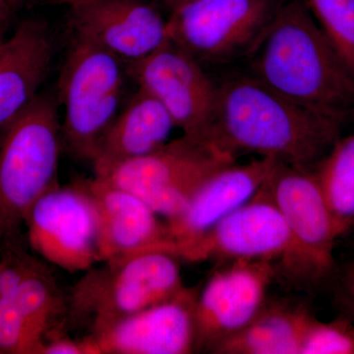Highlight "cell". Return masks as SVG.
Listing matches in <instances>:
<instances>
[{
    "label": "cell",
    "mask_w": 354,
    "mask_h": 354,
    "mask_svg": "<svg viewBox=\"0 0 354 354\" xmlns=\"http://www.w3.org/2000/svg\"><path fill=\"white\" fill-rule=\"evenodd\" d=\"M315 171L341 237L354 227V131L335 142Z\"/></svg>",
    "instance_id": "obj_20"
},
{
    "label": "cell",
    "mask_w": 354,
    "mask_h": 354,
    "mask_svg": "<svg viewBox=\"0 0 354 354\" xmlns=\"http://www.w3.org/2000/svg\"><path fill=\"white\" fill-rule=\"evenodd\" d=\"M300 354H354L353 324L341 318L322 322L314 317Z\"/></svg>",
    "instance_id": "obj_23"
},
{
    "label": "cell",
    "mask_w": 354,
    "mask_h": 354,
    "mask_svg": "<svg viewBox=\"0 0 354 354\" xmlns=\"http://www.w3.org/2000/svg\"><path fill=\"white\" fill-rule=\"evenodd\" d=\"M7 4H8L9 7H10L11 10L15 11L17 9H19L20 7L24 6L25 2L27 0H6Z\"/></svg>",
    "instance_id": "obj_30"
},
{
    "label": "cell",
    "mask_w": 354,
    "mask_h": 354,
    "mask_svg": "<svg viewBox=\"0 0 354 354\" xmlns=\"http://www.w3.org/2000/svg\"><path fill=\"white\" fill-rule=\"evenodd\" d=\"M12 12L6 0H0V32L6 31Z\"/></svg>",
    "instance_id": "obj_27"
},
{
    "label": "cell",
    "mask_w": 354,
    "mask_h": 354,
    "mask_svg": "<svg viewBox=\"0 0 354 354\" xmlns=\"http://www.w3.org/2000/svg\"><path fill=\"white\" fill-rule=\"evenodd\" d=\"M176 128L162 102L138 88L114 118L93 158L95 177L106 176L114 167L145 157L169 141Z\"/></svg>",
    "instance_id": "obj_18"
},
{
    "label": "cell",
    "mask_w": 354,
    "mask_h": 354,
    "mask_svg": "<svg viewBox=\"0 0 354 354\" xmlns=\"http://www.w3.org/2000/svg\"><path fill=\"white\" fill-rule=\"evenodd\" d=\"M43 354H88L85 342H76L64 337H51L44 346Z\"/></svg>",
    "instance_id": "obj_25"
},
{
    "label": "cell",
    "mask_w": 354,
    "mask_h": 354,
    "mask_svg": "<svg viewBox=\"0 0 354 354\" xmlns=\"http://www.w3.org/2000/svg\"><path fill=\"white\" fill-rule=\"evenodd\" d=\"M314 317L306 305L267 300L246 327L221 342L212 353L300 354Z\"/></svg>",
    "instance_id": "obj_19"
},
{
    "label": "cell",
    "mask_w": 354,
    "mask_h": 354,
    "mask_svg": "<svg viewBox=\"0 0 354 354\" xmlns=\"http://www.w3.org/2000/svg\"><path fill=\"white\" fill-rule=\"evenodd\" d=\"M28 239L44 260L69 272L97 263L99 218L85 183L48 191L25 216Z\"/></svg>",
    "instance_id": "obj_9"
},
{
    "label": "cell",
    "mask_w": 354,
    "mask_h": 354,
    "mask_svg": "<svg viewBox=\"0 0 354 354\" xmlns=\"http://www.w3.org/2000/svg\"><path fill=\"white\" fill-rule=\"evenodd\" d=\"M127 75L162 102L183 134L206 140L215 113L218 85L201 64L167 41L139 62L127 64Z\"/></svg>",
    "instance_id": "obj_12"
},
{
    "label": "cell",
    "mask_w": 354,
    "mask_h": 354,
    "mask_svg": "<svg viewBox=\"0 0 354 354\" xmlns=\"http://www.w3.org/2000/svg\"><path fill=\"white\" fill-rule=\"evenodd\" d=\"M125 72L120 58L73 37L60 74L58 97L64 106L62 140L79 160L92 162L120 113Z\"/></svg>",
    "instance_id": "obj_5"
},
{
    "label": "cell",
    "mask_w": 354,
    "mask_h": 354,
    "mask_svg": "<svg viewBox=\"0 0 354 354\" xmlns=\"http://www.w3.org/2000/svg\"><path fill=\"white\" fill-rule=\"evenodd\" d=\"M272 199L283 216L288 244L277 263V278L297 288H310L335 271L334 218L314 169L277 162L268 177Z\"/></svg>",
    "instance_id": "obj_4"
},
{
    "label": "cell",
    "mask_w": 354,
    "mask_h": 354,
    "mask_svg": "<svg viewBox=\"0 0 354 354\" xmlns=\"http://www.w3.org/2000/svg\"><path fill=\"white\" fill-rule=\"evenodd\" d=\"M246 57L251 76L290 101L342 127L354 120V71L302 0L279 4Z\"/></svg>",
    "instance_id": "obj_1"
},
{
    "label": "cell",
    "mask_w": 354,
    "mask_h": 354,
    "mask_svg": "<svg viewBox=\"0 0 354 354\" xmlns=\"http://www.w3.org/2000/svg\"><path fill=\"white\" fill-rule=\"evenodd\" d=\"M57 4L68 6L70 9L77 8V7L87 6L93 2L99 1V0H51Z\"/></svg>",
    "instance_id": "obj_28"
},
{
    "label": "cell",
    "mask_w": 354,
    "mask_h": 354,
    "mask_svg": "<svg viewBox=\"0 0 354 354\" xmlns=\"http://www.w3.org/2000/svg\"><path fill=\"white\" fill-rule=\"evenodd\" d=\"M4 297L12 298L32 334L46 346L64 302L43 266L32 258L20 283Z\"/></svg>",
    "instance_id": "obj_21"
},
{
    "label": "cell",
    "mask_w": 354,
    "mask_h": 354,
    "mask_svg": "<svg viewBox=\"0 0 354 354\" xmlns=\"http://www.w3.org/2000/svg\"><path fill=\"white\" fill-rule=\"evenodd\" d=\"M354 71V0H302Z\"/></svg>",
    "instance_id": "obj_22"
},
{
    "label": "cell",
    "mask_w": 354,
    "mask_h": 354,
    "mask_svg": "<svg viewBox=\"0 0 354 354\" xmlns=\"http://www.w3.org/2000/svg\"><path fill=\"white\" fill-rule=\"evenodd\" d=\"M235 162L211 142L183 134L97 178L136 195L169 221L183 213L209 177Z\"/></svg>",
    "instance_id": "obj_7"
},
{
    "label": "cell",
    "mask_w": 354,
    "mask_h": 354,
    "mask_svg": "<svg viewBox=\"0 0 354 354\" xmlns=\"http://www.w3.org/2000/svg\"><path fill=\"white\" fill-rule=\"evenodd\" d=\"M53 39L43 20L21 22L0 46V128L39 94L50 71Z\"/></svg>",
    "instance_id": "obj_17"
},
{
    "label": "cell",
    "mask_w": 354,
    "mask_h": 354,
    "mask_svg": "<svg viewBox=\"0 0 354 354\" xmlns=\"http://www.w3.org/2000/svg\"><path fill=\"white\" fill-rule=\"evenodd\" d=\"M277 160L260 158L248 164L227 165L209 177L189 204L167 221L172 248L196 239L248 202L266 183Z\"/></svg>",
    "instance_id": "obj_16"
},
{
    "label": "cell",
    "mask_w": 354,
    "mask_h": 354,
    "mask_svg": "<svg viewBox=\"0 0 354 354\" xmlns=\"http://www.w3.org/2000/svg\"><path fill=\"white\" fill-rule=\"evenodd\" d=\"M6 31L4 32H0V46H1V44H3L4 39H6V34H4Z\"/></svg>",
    "instance_id": "obj_32"
},
{
    "label": "cell",
    "mask_w": 354,
    "mask_h": 354,
    "mask_svg": "<svg viewBox=\"0 0 354 354\" xmlns=\"http://www.w3.org/2000/svg\"><path fill=\"white\" fill-rule=\"evenodd\" d=\"M342 127L248 74L218 86L206 140L235 158L253 153L315 171L341 138Z\"/></svg>",
    "instance_id": "obj_2"
},
{
    "label": "cell",
    "mask_w": 354,
    "mask_h": 354,
    "mask_svg": "<svg viewBox=\"0 0 354 354\" xmlns=\"http://www.w3.org/2000/svg\"><path fill=\"white\" fill-rule=\"evenodd\" d=\"M267 180L248 202L206 232L174 246L172 255L191 263L272 261L277 264L288 247V232Z\"/></svg>",
    "instance_id": "obj_10"
},
{
    "label": "cell",
    "mask_w": 354,
    "mask_h": 354,
    "mask_svg": "<svg viewBox=\"0 0 354 354\" xmlns=\"http://www.w3.org/2000/svg\"><path fill=\"white\" fill-rule=\"evenodd\" d=\"M104 264L77 285L72 297V311L78 319H88L91 335L174 297L185 288L178 258L165 251H147Z\"/></svg>",
    "instance_id": "obj_6"
},
{
    "label": "cell",
    "mask_w": 354,
    "mask_h": 354,
    "mask_svg": "<svg viewBox=\"0 0 354 354\" xmlns=\"http://www.w3.org/2000/svg\"><path fill=\"white\" fill-rule=\"evenodd\" d=\"M44 348L12 298L0 295V353L43 354Z\"/></svg>",
    "instance_id": "obj_24"
},
{
    "label": "cell",
    "mask_w": 354,
    "mask_h": 354,
    "mask_svg": "<svg viewBox=\"0 0 354 354\" xmlns=\"http://www.w3.org/2000/svg\"><path fill=\"white\" fill-rule=\"evenodd\" d=\"M277 279L272 261H232L216 266L195 304L196 349H214L246 327L267 301Z\"/></svg>",
    "instance_id": "obj_11"
},
{
    "label": "cell",
    "mask_w": 354,
    "mask_h": 354,
    "mask_svg": "<svg viewBox=\"0 0 354 354\" xmlns=\"http://www.w3.org/2000/svg\"><path fill=\"white\" fill-rule=\"evenodd\" d=\"M341 286L344 297L348 298L354 306V260L342 268Z\"/></svg>",
    "instance_id": "obj_26"
},
{
    "label": "cell",
    "mask_w": 354,
    "mask_h": 354,
    "mask_svg": "<svg viewBox=\"0 0 354 354\" xmlns=\"http://www.w3.org/2000/svg\"><path fill=\"white\" fill-rule=\"evenodd\" d=\"M198 288H184L160 302L85 339L88 354H187L197 351Z\"/></svg>",
    "instance_id": "obj_13"
},
{
    "label": "cell",
    "mask_w": 354,
    "mask_h": 354,
    "mask_svg": "<svg viewBox=\"0 0 354 354\" xmlns=\"http://www.w3.org/2000/svg\"><path fill=\"white\" fill-rule=\"evenodd\" d=\"M62 123L50 95L38 94L0 128V221L16 232L32 205L58 187Z\"/></svg>",
    "instance_id": "obj_3"
},
{
    "label": "cell",
    "mask_w": 354,
    "mask_h": 354,
    "mask_svg": "<svg viewBox=\"0 0 354 354\" xmlns=\"http://www.w3.org/2000/svg\"><path fill=\"white\" fill-rule=\"evenodd\" d=\"M70 10L74 36L125 64L144 59L169 41L167 20L143 0H99Z\"/></svg>",
    "instance_id": "obj_14"
},
{
    "label": "cell",
    "mask_w": 354,
    "mask_h": 354,
    "mask_svg": "<svg viewBox=\"0 0 354 354\" xmlns=\"http://www.w3.org/2000/svg\"><path fill=\"white\" fill-rule=\"evenodd\" d=\"M279 6L276 0H191L171 11L167 34L200 64H221L246 57Z\"/></svg>",
    "instance_id": "obj_8"
},
{
    "label": "cell",
    "mask_w": 354,
    "mask_h": 354,
    "mask_svg": "<svg viewBox=\"0 0 354 354\" xmlns=\"http://www.w3.org/2000/svg\"><path fill=\"white\" fill-rule=\"evenodd\" d=\"M162 2L171 8V10H174V9L177 8V7L183 6V4L187 3V2L191 1V0H162Z\"/></svg>",
    "instance_id": "obj_29"
},
{
    "label": "cell",
    "mask_w": 354,
    "mask_h": 354,
    "mask_svg": "<svg viewBox=\"0 0 354 354\" xmlns=\"http://www.w3.org/2000/svg\"><path fill=\"white\" fill-rule=\"evenodd\" d=\"M354 230V227H353V230ZM353 245H354V236H353Z\"/></svg>",
    "instance_id": "obj_33"
},
{
    "label": "cell",
    "mask_w": 354,
    "mask_h": 354,
    "mask_svg": "<svg viewBox=\"0 0 354 354\" xmlns=\"http://www.w3.org/2000/svg\"><path fill=\"white\" fill-rule=\"evenodd\" d=\"M7 230L4 223L0 221V246H1L2 239H3L4 234H6Z\"/></svg>",
    "instance_id": "obj_31"
},
{
    "label": "cell",
    "mask_w": 354,
    "mask_h": 354,
    "mask_svg": "<svg viewBox=\"0 0 354 354\" xmlns=\"http://www.w3.org/2000/svg\"><path fill=\"white\" fill-rule=\"evenodd\" d=\"M99 218L97 262L131 257L147 251L171 254L167 223L143 200L95 177L86 181Z\"/></svg>",
    "instance_id": "obj_15"
}]
</instances>
